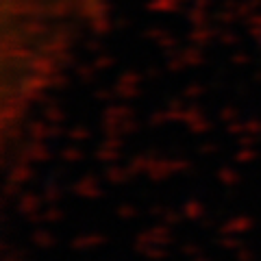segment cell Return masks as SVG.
I'll return each instance as SVG.
<instances>
[{"instance_id": "obj_1", "label": "cell", "mask_w": 261, "mask_h": 261, "mask_svg": "<svg viewBox=\"0 0 261 261\" xmlns=\"http://www.w3.org/2000/svg\"><path fill=\"white\" fill-rule=\"evenodd\" d=\"M116 0H3V111L20 122Z\"/></svg>"}]
</instances>
